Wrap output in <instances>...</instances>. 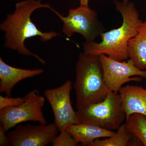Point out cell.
<instances>
[{
	"label": "cell",
	"mask_w": 146,
	"mask_h": 146,
	"mask_svg": "<svg viewBox=\"0 0 146 146\" xmlns=\"http://www.w3.org/2000/svg\"><path fill=\"white\" fill-rule=\"evenodd\" d=\"M122 2H123L125 4H127L129 2V0H122Z\"/></svg>",
	"instance_id": "21"
},
{
	"label": "cell",
	"mask_w": 146,
	"mask_h": 146,
	"mask_svg": "<svg viewBox=\"0 0 146 146\" xmlns=\"http://www.w3.org/2000/svg\"><path fill=\"white\" fill-rule=\"evenodd\" d=\"M16 9L12 14H8L1 24L0 29L4 32V47L17 50L20 54L33 56L43 65L46 61L40 56L31 52L26 47L25 42L27 39L39 36L40 40L47 42L54 37L60 36L54 31L43 32L37 28L31 19L33 11L38 9L51 8L48 4H43L41 0H25L15 5Z\"/></svg>",
	"instance_id": "1"
},
{
	"label": "cell",
	"mask_w": 146,
	"mask_h": 146,
	"mask_svg": "<svg viewBox=\"0 0 146 146\" xmlns=\"http://www.w3.org/2000/svg\"><path fill=\"white\" fill-rule=\"evenodd\" d=\"M76 112L80 123L109 130H117L126 119L120 94L112 91L102 101L86 105Z\"/></svg>",
	"instance_id": "4"
},
{
	"label": "cell",
	"mask_w": 146,
	"mask_h": 146,
	"mask_svg": "<svg viewBox=\"0 0 146 146\" xmlns=\"http://www.w3.org/2000/svg\"><path fill=\"white\" fill-rule=\"evenodd\" d=\"M76 141L84 145L89 146L94 141L113 136L115 132L89 124L80 123L69 125L66 129Z\"/></svg>",
	"instance_id": "12"
},
{
	"label": "cell",
	"mask_w": 146,
	"mask_h": 146,
	"mask_svg": "<svg viewBox=\"0 0 146 146\" xmlns=\"http://www.w3.org/2000/svg\"><path fill=\"white\" fill-rule=\"evenodd\" d=\"M24 98L25 101L20 105L0 110V125L6 132L25 122H37L41 124L47 123L42 112L45 98L39 95V91L37 90L31 91Z\"/></svg>",
	"instance_id": "6"
},
{
	"label": "cell",
	"mask_w": 146,
	"mask_h": 146,
	"mask_svg": "<svg viewBox=\"0 0 146 146\" xmlns=\"http://www.w3.org/2000/svg\"><path fill=\"white\" fill-rule=\"evenodd\" d=\"M50 9L63 22L62 31L68 37L78 33L83 36L85 42H93L104 32V26L99 20L97 11L89 6H79L77 8L71 9L67 16H62L52 7Z\"/></svg>",
	"instance_id": "5"
},
{
	"label": "cell",
	"mask_w": 146,
	"mask_h": 146,
	"mask_svg": "<svg viewBox=\"0 0 146 146\" xmlns=\"http://www.w3.org/2000/svg\"><path fill=\"white\" fill-rule=\"evenodd\" d=\"M126 119L133 113L146 116V89L136 85L122 86L119 90Z\"/></svg>",
	"instance_id": "11"
},
{
	"label": "cell",
	"mask_w": 146,
	"mask_h": 146,
	"mask_svg": "<svg viewBox=\"0 0 146 146\" xmlns=\"http://www.w3.org/2000/svg\"><path fill=\"white\" fill-rule=\"evenodd\" d=\"M115 9L123 18L121 25L117 29L104 32L100 35L102 41L84 42L83 52L99 56L104 54L115 60L121 61L129 58L128 45L137 33V29L143 22L139 18L138 10L133 3H124L114 1Z\"/></svg>",
	"instance_id": "2"
},
{
	"label": "cell",
	"mask_w": 146,
	"mask_h": 146,
	"mask_svg": "<svg viewBox=\"0 0 146 146\" xmlns=\"http://www.w3.org/2000/svg\"><path fill=\"white\" fill-rule=\"evenodd\" d=\"M143 143L138 138H136L135 136H133L131 139L128 143L127 144V146H143Z\"/></svg>",
	"instance_id": "19"
},
{
	"label": "cell",
	"mask_w": 146,
	"mask_h": 146,
	"mask_svg": "<svg viewBox=\"0 0 146 146\" xmlns=\"http://www.w3.org/2000/svg\"><path fill=\"white\" fill-rule=\"evenodd\" d=\"M72 89V81L68 80L61 86L47 89L44 92L52 110L54 123L60 132L69 125L80 123L71 102Z\"/></svg>",
	"instance_id": "8"
},
{
	"label": "cell",
	"mask_w": 146,
	"mask_h": 146,
	"mask_svg": "<svg viewBox=\"0 0 146 146\" xmlns=\"http://www.w3.org/2000/svg\"><path fill=\"white\" fill-rule=\"evenodd\" d=\"M74 88L77 109L102 101L111 91L104 79L98 56L80 54L76 66Z\"/></svg>",
	"instance_id": "3"
},
{
	"label": "cell",
	"mask_w": 146,
	"mask_h": 146,
	"mask_svg": "<svg viewBox=\"0 0 146 146\" xmlns=\"http://www.w3.org/2000/svg\"><path fill=\"white\" fill-rule=\"evenodd\" d=\"M6 132L2 126L0 125V146H10L8 135H6Z\"/></svg>",
	"instance_id": "18"
},
{
	"label": "cell",
	"mask_w": 146,
	"mask_h": 146,
	"mask_svg": "<svg viewBox=\"0 0 146 146\" xmlns=\"http://www.w3.org/2000/svg\"><path fill=\"white\" fill-rule=\"evenodd\" d=\"M24 98H11L10 96L3 97L0 96V110L5 108L17 106L25 101Z\"/></svg>",
	"instance_id": "17"
},
{
	"label": "cell",
	"mask_w": 146,
	"mask_h": 146,
	"mask_svg": "<svg viewBox=\"0 0 146 146\" xmlns=\"http://www.w3.org/2000/svg\"><path fill=\"white\" fill-rule=\"evenodd\" d=\"M133 136L129 132L125 124H123L113 136L102 140L96 139L89 146H127Z\"/></svg>",
	"instance_id": "15"
},
{
	"label": "cell",
	"mask_w": 146,
	"mask_h": 146,
	"mask_svg": "<svg viewBox=\"0 0 146 146\" xmlns=\"http://www.w3.org/2000/svg\"><path fill=\"white\" fill-rule=\"evenodd\" d=\"M78 143L67 129L60 131L53 141V146H76Z\"/></svg>",
	"instance_id": "16"
},
{
	"label": "cell",
	"mask_w": 146,
	"mask_h": 146,
	"mask_svg": "<svg viewBox=\"0 0 146 146\" xmlns=\"http://www.w3.org/2000/svg\"><path fill=\"white\" fill-rule=\"evenodd\" d=\"M126 127L129 132L146 146V116L133 113L126 119Z\"/></svg>",
	"instance_id": "14"
},
{
	"label": "cell",
	"mask_w": 146,
	"mask_h": 146,
	"mask_svg": "<svg viewBox=\"0 0 146 146\" xmlns=\"http://www.w3.org/2000/svg\"><path fill=\"white\" fill-rule=\"evenodd\" d=\"M128 52L136 67L146 71V21L141 23L137 34L129 42Z\"/></svg>",
	"instance_id": "13"
},
{
	"label": "cell",
	"mask_w": 146,
	"mask_h": 146,
	"mask_svg": "<svg viewBox=\"0 0 146 146\" xmlns=\"http://www.w3.org/2000/svg\"><path fill=\"white\" fill-rule=\"evenodd\" d=\"M89 0H80V6L89 7Z\"/></svg>",
	"instance_id": "20"
},
{
	"label": "cell",
	"mask_w": 146,
	"mask_h": 146,
	"mask_svg": "<svg viewBox=\"0 0 146 146\" xmlns=\"http://www.w3.org/2000/svg\"><path fill=\"white\" fill-rule=\"evenodd\" d=\"M99 56L105 82L112 92L118 93L127 82H140L143 80L142 78L146 79V71L138 69L130 58L127 61H120L104 54Z\"/></svg>",
	"instance_id": "7"
},
{
	"label": "cell",
	"mask_w": 146,
	"mask_h": 146,
	"mask_svg": "<svg viewBox=\"0 0 146 146\" xmlns=\"http://www.w3.org/2000/svg\"><path fill=\"white\" fill-rule=\"evenodd\" d=\"M9 132L10 146H45L52 144L58 129L54 123L49 124H18Z\"/></svg>",
	"instance_id": "9"
},
{
	"label": "cell",
	"mask_w": 146,
	"mask_h": 146,
	"mask_svg": "<svg viewBox=\"0 0 146 146\" xmlns=\"http://www.w3.org/2000/svg\"><path fill=\"white\" fill-rule=\"evenodd\" d=\"M43 69L27 70L12 67L0 58V92L11 96L14 86L25 79L33 77L44 72Z\"/></svg>",
	"instance_id": "10"
}]
</instances>
